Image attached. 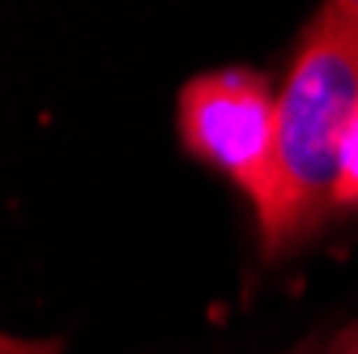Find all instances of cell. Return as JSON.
Segmentation results:
<instances>
[{"mask_svg": "<svg viewBox=\"0 0 358 354\" xmlns=\"http://www.w3.org/2000/svg\"><path fill=\"white\" fill-rule=\"evenodd\" d=\"M290 354H316V346H311V341H303L299 350H290Z\"/></svg>", "mask_w": 358, "mask_h": 354, "instance_id": "7", "label": "cell"}, {"mask_svg": "<svg viewBox=\"0 0 358 354\" xmlns=\"http://www.w3.org/2000/svg\"><path fill=\"white\" fill-rule=\"evenodd\" d=\"M0 354H64V341L60 337H17V333H5V337H0Z\"/></svg>", "mask_w": 358, "mask_h": 354, "instance_id": "4", "label": "cell"}, {"mask_svg": "<svg viewBox=\"0 0 358 354\" xmlns=\"http://www.w3.org/2000/svg\"><path fill=\"white\" fill-rule=\"evenodd\" d=\"M337 209H358V107L345 124L341 154H337V188H333Z\"/></svg>", "mask_w": 358, "mask_h": 354, "instance_id": "3", "label": "cell"}, {"mask_svg": "<svg viewBox=\"0 0 358 354\" xmlns=\"http://www.w3.org/2000/svg\"><path fill=\"white\" fill-rule=\"evenodd\" d=\"M329 5H337L345 17H354V22H358V0H329Z\"/></svg>", "mask_w": 358, "mask_h": 354, "instance_id": "6", "label": "cell"}, {"mask_svg": "<svg viewBox=\"0 0 358 354\" xmlns=\"http://www.w3.org/2000/svg\"><path fill=\"white\" fill-rule=\"evenodd\" d=\"M337 354H350V350H345V346H341V341H337Z\"/></svg>", "mask_w": 358, "mask_h": 354, "instance_id": "8", "label": "cell"}, {"mask_svg": "<svg viewBox=\"0 0 358 354\" xmlns=\"http://www.w3.org/2000/svg\"><path fill=\"white\" fill-rule=\"evenodd\" d=\"M337 341H341V346H345L350 354H358V325H354V329H345V333H341Z\"/></svg>", "mask_w": 358, "mask_h": 354, "instance_id": "5", "label": "cell"}, {"mask_svg": "<svg viewBox=\"0 0 358 354\" xmlns=\"http://www.w3.org/2000/svg\"><path fill=\"white\" fill-rule=\"evenodd\" d=\"M358 107V22L324 5L307 22L278 90V154L268 192L252 205L260 248L278 260L316 235L333 205L337 154Z\"/></svg>", "mask_w": 358, "mask_h": 354, "instance_id": "1", "label": "cell"}, {"mask_svg": "<svg viewBox=\"0 0 358 354\" xmlns=\"http://www.w3.org/2000/svg\"><path fill=\"white\" fill-rule=\"evenodd\" d=\"M179 141L196 162L235 180L256 205L273 180L278 94L248 69L201 73L179 90Z\"/></svg>", "mask_w": 358, "mask_h": 354, "instance_id": "2", "label": "cell"}]
</instances>
